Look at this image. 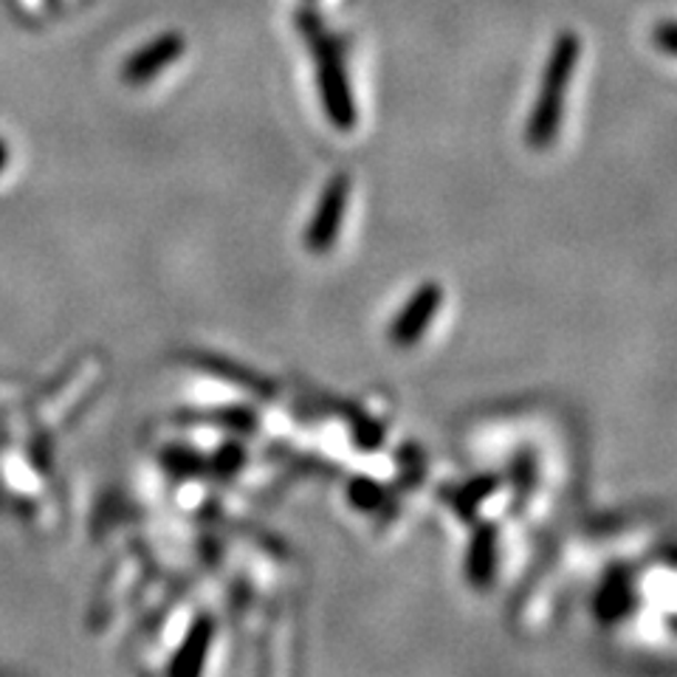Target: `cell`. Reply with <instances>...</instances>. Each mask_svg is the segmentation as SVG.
I'll return each mask as SVG.
<instances>
[{
    "instance_id": "obj_3",
    "label": "cell",
    "mask_w": 677,
    "mask_h": 677,
    "mask_svg": "<svg viewBox=\"0 0 677 677\" xmlns=\"http://www.w3.org/2000/svg\"><path fill=\"white\" fill-rule=\"evenodd\" d=\"M348 195H350V181L348 175H336L325 187L322 198H319L317 212H314L308 232H305V243L314 255H325L334 246L336 235L342 229L345 209H348Z\"/></svg>"
},
{
    "instance_id": "obj_1",
    "label": "cell",
    "mask_w": 677,
    "mask_h": 677,
    "mask_svg": "<svg viewBox=\"0 0 677 677\" xmlns=\"http://www.w3.org/2000/svg\"><path fill=\"white\" fill-rule=\"evenodd\" d=\"M578 51H582V40L573 32H562L553 43L540 94H536L534 107H531L529 131H525V139L534 150H547L560 136L562 105H565L567 85H571L573 71H576Z\"/></svg>"
},
{
    "instance_id": "obj_8",
    "label": "cell",
    "mask_w": 677,
    "mask_h": 677,
    "mask_svg": "<svg viewBox=\"0 0 677 677\" xmlns=\"http://www.w3.org/2000/svg\"><path fill=\"white\" fill-rule=\"evenodd\" d=\"M655 45H658V49H664L666 54H675L677 43H675V23H671V20H666L658 32H655Z\"/></svg>"
},
{
    "instance_id": "obj_9",
    "label": "cell",
    "mask_w": 677,
    "mask_h": 677,
    "mask_svg": "<svg viewBox=\"0 0 677 677\" xmlns=\"http://www.w3.org/2000/svg\"><path fill=\"white\" fill-rule=\"evenodd\" d=\"M3 164H7V147L0 144V170H3Z\"/></svg>"
},
{
    "instance_id": "obj_7",
    "label": "cell",
    "mask_w": 677,
    "mask_h": 677,
    "mask_svg": "<svg viewBox=\"0 0 677 677\" xmlns=\"http://www.w3.org/2000/svg\"><path fill=\"white\" fill-rule=\"evenodd\" d=\"M491 562H494V536L491 531H483V534L474 540L472 545V556H469V573L478 582H485L491 576Z\"/></svg>"
},
{
    "instance_id": "obj_6",
    "label": "cell",
    "mask_w": 677,
    "mask_h": 677,
    "mask_svg": "<svg viewBox=\"0 0 677 677\" xmlns=\"http://www.w3.org/2000/svg\"><path fill=\"white\" fill-rule=\"evenodd\" d=\"M212 644V622L201 618L193 629H189L187 640L178 649V655L170 664V677H201V669L206 664V653Z\"/></svg>"
},
{
    "instance_id": "obj_2",
    "label": "cell",
    "mask_w": 677,
    "mask_h": 677,
    "mask_svg": "<svg viewBox=\"0 0 677 677\" xmlns=\"http://www.w3.org/2000/svg\"><path fill=\"white\" fill-rule=\"evenodd\" d=\"M299 32L311 45L314 57H317V71H319V88H322V105L328 113L330 125L339 131H353L356 125V102L350 94V80L345 71L342 51L336 45V40L325 32L322 18L317 12H302L297 14Z\"/></svg>"
},
{
    "instance_id": "obj_5",
    "label": "cell",
    "mask_w": 677,
    "mask_h": 677,
    "mask_svg": "<svg viewBox=\"0 0 677 677\" xmlns=\"http://www.w3.org/2000/svg\"><path fill=\"white\" fill-rule=\"evenodd\" d=\"M441 288L435 286V283H429V286L418 288L416 297L410 299V302L401 308V314H398V319L392 322V342L398 345V348H407V345H416L418 339L423 336V330L432 325V319H435L438 308H441Z\"/></svg>"
},
{
    "instance_id": "obj_4",
    "label": "cell",
    "mask_w": 677,
    "mask_h": 677,
    "mask_svg": "<svg viewBox=\"0 0 677 677\" xmlns=\"http://www.w3.org/2000/svg\"><path fill=\"white\" fill-rule=\"evenodd\" d=\"M181 54H184V38L175 32H167L162 34V38L150 40L136 54L127 57L122 76H125L127 85H144V82L162 74L170 63H175Z\"/></svg>"
}]
</instances>
